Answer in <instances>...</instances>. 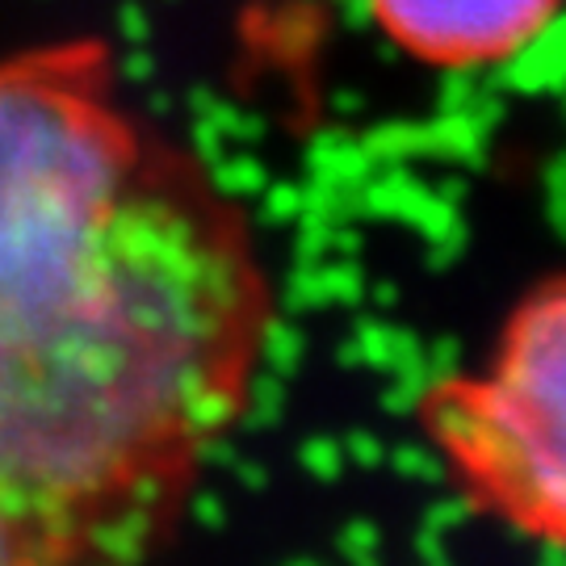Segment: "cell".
Masks as SVG:
<instances>
[{
	"label": "cell",
	"mask_w": 566,
	"mask_h": 566,
	"mask_svg": "<svg viewBox=\"0 0 566 566\" xmlns=\"http://www.w3.org/2000/svg\"><path fill=\"white\" fill-rule=\"evenodd\" d=\"M277 327L261 231L93 34L0 55V495L46 566L181 525Z\"/></svg>",
	"instance_id": "obj_1"
},
{
	"label": "cell",
	"mask_w": 566,
	"mask_h": 566,
	"mask_svg": "<svg viewBox=\"0 0 566 566\" xmlns=\"http://www.w3.org/2000/svg\"><path fill=\"white\" fill-rule=\"evenodd\" d=\"M416 428L474 516L566 549V269L512 303L483 361L420 390Z\"/></svg>",
	"instance_id": "obj_2"
},
{
	"label": "cell",
	"mask_w": 566,
	"mask_h": 566,
	"mask_svg": "<svg viewBox=\"0 0 566 566\" xmlns=\"http://www.w3.org/2000/svg\"><path fill=\"white\" fill-rule=\"evenodd\" d=\"M566 0H365V13L399 55L432 72H479L525 55Z\"/></svg>",
	"instance_id": "obj_3"
},
{
	"label": "cell",
	"mask_w": 566,
	"mask_h": 566,
	"mask_svg": "<svg viewBox=\"0 0 566 566\" xmlns=\"http://www.w3.org/2000/svg\"><path fill=\"white\" fill-rule=\"evenodd\" d=\"M0 566H46L34 537L13 516V507L4 504V495H0Z\"/></svg>",
	"instance_id": "obj_4"
}]
</instances>
